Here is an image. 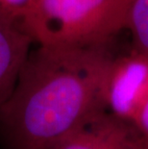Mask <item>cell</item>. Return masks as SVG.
Wrapping results in <instances>:
<instances>
[{
    "label": "cell",
    "mask_w": 148,
    "mask_h": 149,
    "mask_svg": "<svg viewBox=\"0 0 148 149\" xmlns=\"http://www.w3.org/2000/svg\"><path fill=\"white\" fill-rule=\"evenodd\" d=\"M49 149H53V148H49Z\"/></svg>",
    "instance_id": "10"
},
{
    "label": "cell",
    "mask_w": 148,
    "mask_h": 149,
    "mask_svg": "<svg viewBox=\"0 0 148 149\" xmlns=\"http://www.w3.org/2000/svg\"><path fill=\"white\" fill-rule=\"evenodd\" d=\"M125 29L130 30L133 37V50L148 58V0L132 1Z\"/></svg>",
    "instance_id": "6"
},
{
    "label": "cell",
    "mask_w": 148,
    "mask_h": 149,
    "mask_svg": "<svg viewBox=\"0 0 148 149\" xmlns=\"http://www.w3.org/2000/svg\"><path fill=\"white\" fill-rule=\"evenodd\" d=\"M129 1H130V3H132V1H133V0H129Z\"/></svg>",
    "instance_id": "9"
},
{
    "label": "cell",
    "mask_w": 148,
    "mask_h": 149,
    "mask_svg": "<svg viewBox=\"0 0 148 149\" xmlns=\"http://www.w3.org/2000/svg\"><path fill=\"white\" fill-rule=\"evenodd\" d=\"M110 45H39L30 50L17 84L0 108L8 149H49L107 110Z\"/></svg>",
    "instance_id": "1"
},
{
    "label": "cell",
    "mask_w": 148,
    "mask_h": 149,
    "mask_svg": "<svg viewBox=\"0 0 148 149\" xmlns=\"http://www.w3.org/2000/svg\"><path fill=\"white\" fill-rule=\"evenodd\" d=\"M36 0H0V11L22 22Z\"/></svg>",
    "instance_id": "7"
},
{
    "label": "cell",
    "mask_w": 148,
    "mask_h": 149,
    "mask_svg": "<svg viewBox=\"0 0 148 149\" xmlns=\"http://www.w3.org/2000/svg\"><path fill=\"white\" fill-rule=\"evenodd\" d=\"M33 43L19 20L0 11V108L14 91Z\"/></svg>",
    "instance_id": "5"
},
{
    "label": "cell",
    "mask_w": 148,
    "mask_h": 149,
    "mask_svg": "<svg viewBox=\"0 0 148 149\" xmlns=\"http://www.w3.org/2000/svg\"><path fill=\"white\" fill-rule=\"evenodd\" d=\"M148 93V58L133 50L113 57L105 84V103L109 112L131 121Z\"/></svg>",
    "instance_id": "3"
},
{
    "label": "cell",
    "mask_w": 148,
    "mask_h": 149,
    "mask_svg": "<svg viewBox=\"0 0 148 149\" xmlns=\"http://www.w3.org/2000/svg\"><path fill=\"white\" fill-rule=\"evenodd\" d=\"M129 0H36L21 22L39 45H110L126 28Z\"/></svg>",
    "instance_id": "2"
},
{
    "label": "cell",
    "mask_w": 148,
    "mask_h": 149,
    "mask_svg": "<svg viewBox=\"0 0 148 149\" xmlns=\"http://www.w3.org/2000/svg\"><path fill=\"white\" fill-rule=\"evenodd\" d=\"M132 123L148 141V93L138 105Z\"/></svg>",
    "instance_id": "8"
},
{
    "label": "cell",
    "mask_w": 148,
    "mask_h": 149,
    "mask_svg": "<svg viewBox=\"0 0 148 149\" xmlns=\"http://www.w3.org/2000/svg\"><path fill=\"white\" fill-rule=\"evenodd\" d=\"M53 149H148V141L131 121L104 110L65 136Z\"/></svg>",
    "instance_id": "4"
}]
</instances>
